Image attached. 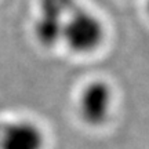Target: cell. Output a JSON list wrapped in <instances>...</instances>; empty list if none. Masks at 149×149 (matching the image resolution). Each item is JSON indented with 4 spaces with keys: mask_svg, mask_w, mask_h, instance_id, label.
I'll list each match as a JSON object with an SVG mask.
<instances>
[{
    "mask_svg": "<svg viewBox=\"0 0 149 149\" xmlns=\"http://www.w3.org/2000/svg\"><path fill=\"white\" fill-rule=\"evenodd\" d=\"M113 104V93L111 86L95 80L81 90L77 102V109L81 120L91 127H100L109 119Z\"/></svg>",
    "mask_w": 149,
    "mask_h": 149,
    "instance_id": "cell-3",
    "label": "cell"
},
{
    "mask_svg": "<svg viewBox=\"0 0 149 149\" xmlns=\"http://www.w3.org/2000/svg\"><path fill=\"white\" fill-rule=\"evenodd\" d=\"M44 134L31 120L0 122V149H43Z\"/></svg>",
    "mask_w": 149,
    "mask_h": 149,
    "instance_id": "cell-4",
    "label": "cell"
},
{
    "mask_svg": "<svg viewBox=\"0 0 149 149\" xmlns=\"http://www.w3.org/2000/svg\"><path fill=\"white\" fill-rule=\"evenodd\" d=\"M76 7L74 0H39V17L33 25L39 44L51 48L62 43L65 22Z\"/></svg>",
    "mask_w": 149,
    "mask_h": 149,
    "instance_id": "cell-2",
    "label": "cell"
},
{
    "mask_svg": "<svg viewBox=\"0 0 149 149\" xmlns=\"http://www.w3.org/2000/svg\"><path fill=\"white\" fill-rule=\"evenodd\" d=\"M104 37L105 31L100 18L77 6L65 22L62 43L76 54H90L101 46Z\"/></svg>",
    "mask_w": 149,
    "mask_h": 149,
    "instance_id": "cell-1",
    "label": "cell"
},
{
    "mask_svg": "<svg viewBox=\"0 0 149 149\" xmlns=\"http://www.w3.org/2000/svg\"><path fill=\"white\" fill-rule=\"evenodd\" d=\"M148 14H149V0H148Z\"/></svg>",
    "mask_w": 149,
    "mask_h": 149,
    "instance_id": "cell-5",
    "label": "cell"
}]
</instances>
